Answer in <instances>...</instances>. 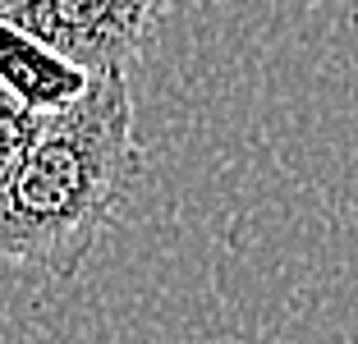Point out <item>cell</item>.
<instances>
[{
    "instance_id": "5",
    "label": "cell",
    "mask_w": 358,
    "mask_h": 344,
    "mask_svg": "<svg viewBox=\"0 0 358 344\" xmlns=\"http://www.w3.org/2000/svg\"><path fill=\"white\" fill-rule=\"evenodd\" d=\"M5 5H10V0H0V10H5Z\"/></svg>"
},
{
    "instance_id": "1",
    "label": "cell",
    "mask_w": 358,
    "mask_h": 344,
    "mask_svg": "<svg viewBox=\"0 0 358 344\" xmlns=\"http://www.w3.org/2000/svg\"><path fill=\"white\" fill-rule=\"evenodd\" d=\"M148 157L134 138L129 73L92 78L83 96L46 115L42 134L0 193V266L69 280L129 211Z\"/></svg>"
},
{
    "instance_id": "4",
    "label": "cell",
    "mask_w": 358,
    "mask_h": 344,
    "mask_svg": "<svg viewBox=\"0 0 358 344\" xmlns=\"http://www.w3.org/2000/svg\"><path fill=\"white\" fill-rule=\"evenodd\" d=\"M42 124H46L42 110L23 106L10 87L0 83V193L10 188V179L19 175V166L28 161V152H32V143H37V134H42Z\"/></svg>"
},
{
    "instance_id": "3",
    "label": "cell",
    "mask_w": 358,
    "mask_h": 344,
    "mask_svg": "<svg viewBox=\"0 0 358 344\" xmlns=\"http://www.w3.org/2000/svg\"><path fill=\"white\" fill-rule=\"evenodd\" d=\"M0 83L10 87L23 106L55 115L64 106H74L92 87V78L74 60H64L55 46L37 42L32 32H23L19 23H10L0 14Z\"/></svg>"
},
{
    "instance_id": "2",
    "label": "cell",
    "mask_w": 358,
    "mask_h": 344,
    "mask_svg": "<svg viewBox=\"0 0 358 344\" xmlns=\"http://www.w3.org/2000/svg\"><path fill=\"white\" fill-rule=\"evenodd\" d=\"M166 0H10L5 19L74 60L87 78L129 73Z\"/></svg>"
}]
</instances>
